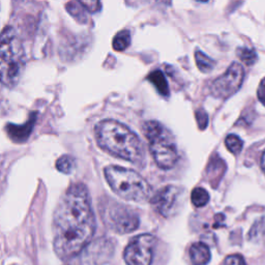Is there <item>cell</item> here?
<instances>
[{"label": "cell", "instance_id": "cell-1", "mask_svg": "<svg viewBox=\"0 0 265 265\" xmlns=\"http://www.w3.org/2000/svg\"><path fill=\"white\" fill-rule=\"evenodd\" d=\"M94 231L88 190L83 184H73L62 194L53 215L55 253L62 260L74 258L90 243Z\"/></svg>", "mask_w": 265, "mask_h": 265}, {"label": "cell", "instance_id": "cell-2", "mask_svg": "<svg viewBox=\"0 0 265 265\" xmlns=\"http://www.w3.org/2000/svg\"><path fill=\"white\" fill-rule=\"evenodd\" d=\"M94 135L99 146L111 156L134 164H143V144L127 125L114 119H104L95 125Z\"/></svg>", "mask_w": 265, "mask_h": 265}, {"label": "cell", "instance_id": "cell-3", "mask_svg": "<svg viewBox=\"0 0 265 265\" xmlns=\"http://www.w3.org/2000/svg\"><path fill=\"white\" fill-rule=\"evenodd\" d=\"M25 64V52L17 31L5 26L0 33V83L16 86L21 78Z\"/></svg>", "mask_w": 265, "mask_h": 265}, {"label": "cell", "instance_id": "cell-4", "mask_svg": "<svg viewBox=\"0 0 265 265\" xmlns=\"http://www.w3.org/2000/svg\"><path fill=\"white\" fill-rule=\"evenodd\" d=\"M104 173L108 185L120 198L134 202H144L151 198V187L136 171L119 166H109Z\"/></svg>", "mask_w": 265, "mask_h": 265}, {"label": "cell", "instance_id": "cell-5", "mask_svg": "<svg viewBox=\"0 0 265 265\" xmlns=\"http://www.w3.org/2000/svg\"><path fill=\"white\" fill-rule=\"evenodd\" d=\"M143 131L156 164L165 170L173 168L178 161V152L170 133L163 124L153 120L144 123Z\"/></svg>", "mask_w": 265, "mask_h": 265}, {"label": "cell", "instance_id": "cell-6", "mask_svg": "<svg viewBox=\"0 0 265 265\" xmlns=\"http://www.w3.org/2000/svg\"><path fill=\"white\" fill-rule=\"evenodd\" d=\"M157 239L151 234H141L133 239L125 248L123 258L127 265H150Z\"/></svg>", "mask_w": 265, "mask_h": 265}, {"label": "cell", "instance_id": "cell-7", "mask_svg": "<svg viewBox=\"0 0 265 265\" xmlns=\"http://www.w3.org/2000/svg\"><path fill=\"white\" fill-rule=\"evenodd\" d=\"M105 221L111 229L120 234L131 233L139 227V217L133 209L115 202L106 209Z\"/></svg>", "mask_w": 265, "mask_h": 265}, {"label": "cell", "instance_id": "cell-8", "mask_svg": "<svg viewBox=\"0 0 265 265\" xmlns=\"http://www.w3.org/2000/svg\"><path fill=\"white\" fill-rule=\"evenodd\" d=\"M245 79V69L242 64L233 62L225 74L217 78L212 84V93L215 97L226 100L240 90Z\"/></svg>", "mask_w": 265, "mask_h": 265}, {"label": "cell", "instance_id": "cell-9", "mask_svg": "<svg viewBox=\"0 0 265 265\" xmlns=\"http://www.w3.org/2000/svg\"><path fill=\"white\" fill-rule=\"evenodd\" d=\"M178 195L179 189L177 187L166 186L151 198V204L155 206L160 215L168 217L177 200Z\"/></svg>", "mask_w": 265, "mask_h": 265}, {"label": "cell", "instance_id": "cell-10", "mask_svg": "<svg viewBox=\"0 0 265 265\" xmlns=\"http://www.w3.org/2000/svg\"><path fill=\"white\" fill-rule=\"evenodd\" d=\"M37 113H31L29 119L27 120L26 123L22 124V125H16V124H12V123H7L6 127H5V131L7 133V136L11 139L13 142H17V143H22L25 142L28 137L30 136L33 127L35 124L36 121V116Z\"/></svg>", "mask_w": 265, "mask_h": 265}, {"label": "cell", "instance_id": "cell-11", "mask_svg": "<svg viewBox=\"0 0 265 265\" xmlns=\"http://www.w3.org/2000/svg\"><path fill=\"white\" fill-rule=\"evenodd\" d=\"M225 171L226 164L222 159H220L219 157H213L209 160L206 169V175L208 177V180L211 181V185H214V187L216 188L217 184H219L222 177L224 176Z\"/></svg>", "mask_w": 265, "mask_h": 265}, {"label": "cell", "instance_id": "cell-12", "mask_svg": "<svg viewBox=\"0 0 265 265\" xmlns=\"http://www.w3.org/2000/svg\"><path fill=\"white\" fill-rule=\"evenodd\" d=\"M190 257L194 265H206L211 260L209 248L203 243H196L190 248Z\"/></svg>", "mask_w": 265, "mask_h": 265}, {"label": "cell", "instance_id": "cell-13", "mask_svg": "<svg viewBox=\"0 0 265 265\" xmlns=\"http://www.w3.org/2000/svg\"><path fill=\"white\" fill-rule=\"evenodd\" d=\"M147 79L156 86V88L162 95L164 96L169 95L168 82H167L164 74L161 71H155V72L150 73Z\"/></svg>", "mask_w": 265, "mask_h": 265}, {"label": "cell", "instance_id": "cell-14", "mask_svg": "<svg viewBox=\"0 0 265 265\" xmlns=\"http://www.w3.org/2000/svg\"><path fill=\"white\" fill-rule=\"evenodd\" d=\"M195 59H196L198 68L203 73L212 72L216 65V62L201 51L195 52Z\"/></svg>", "mask_w": 265, "mask_h": 265}, {"label": "cell", "instance_id": "cell-15", "mask_svg": "<svg viewBox=\"0 0 265 265\" xmlns=\"http://www.w3.org/2000/svg\"><path fill=\"white\" fill-rule=\"evenodd\" d=\"M66 10L80 23H85L87 21V16L85 8L81 5L79 1H71L65 5Z\"/></svg>", "mask_w": 265, "mask_h": 265}, {"label": "cell", "instance_id": "cell-16", "mask_svg": "<svg viewBox=\"0 0 265 265\" xmlns=\"http://www.w3.org/2000/svg\"><path fill=\"white\" fill-rule=\"evenodd\" d=\"M131 45V34L128 30L119 31L113 38V49L115 51L121 52L125 49H128Z\"/></svg>", "mask_w": 265, "mask_h": 265}, {"label": "cell", "instance_id": "cell-17", "mask_svg": "<svg viewBox=\"0 0 265 265\" xmlns=\"http://www.w3.org/2000/svg\"><path fill=\"white\" fill-rule=\"evenodd\" d=\"M191 200L196 207H204L209 202V194L203 188H195L191 194Z\"/></svg>", "mask_w": 265, "mask_h": 265}, {"label": "cell", "instance_id": "cell-18", "mask_svg": "<svg viewBox=\"0 0 265 265\" xmlns=\"http://www.w3.org/2000/svg\"><path fill=\"white\" fill-rule=\"evenodd\" d=\"M237 56L248 66L254 65L258 60V55L254 49L249 48H239L237 50Z\"/></svg>", "mask_w": 265, "mask_h": 265}, {"label": "cell", "instance_id": "cell-19", "mask_svg": "<svg viewBox=\"0 0 265 265\" xmlns=\"http://www.w3.org/2000/svg\"><path fill=\"white\" fill-rule=\"evenodd\" d=\"M225 144H226V147L228 148V150L231 153H233V155H239L244 147V141L239 136L233 135V134L229 135L226 138Z\"/></svg>", "mask_w": 265, "mask_h": 265}, {"label": "cell", "instance_id": "cell-20", "mask_svg": "<svg viewBox=\"0 0 265 265\" xmlns=\"http://www.w3.org/2000/svg\"><path fill=\"white\" fill-rule=\"evenodd\" d=\"M74 168V160L69 156H62L56 161V169L64 174H69Z\"/></svg>", "mask_w": 265, "mask_h": 265}, {"label": "cell", "instance_id": "cell-21", "mask_svg": "<svg viewBox=\"0 0 265 265\" xmlns=\"http://www.w3.org/2000/svg\"><path fill=\"white\" fill-rule=\"evenodd\" d=\"M196 120L198 123V127L200 130H205L208 125V115L206 113V111L203 109H199L196 111Z\"/></svg>", "mask_w": 265, "mask_h": 265}, {"label": "cell", "instance_id": "cell-22", "mask_svg": "<svg viewBox=\"0 0 265 265\" xmlns=\"http://www.w3.org/2000/svg\"><path fill=\"white\" fill-rule=\"evenodd\" d=\"M79 2L85 8V10H88L89 12H96L102 7V3L100 1H79Z\"/></svg>", "mask_w": 265, "mask_h": 265}, {"label": "cell", "instance_id": "cell-23", "mask_svg": "<svg viewBox=\"0 0 265 265\" xmlns=\"http://www.w3.org/2000/svg\"><path fill=\"white\" fill-rule=\"evenodd\" d=\"M224 265H248L241 255H230L225 259Z\"/></svg>", "mask_w": 265, "mask_h": 265}, {"label": "cell", "instance_id": "cell-24", "mask_svg": "<svg viewBox=\"0 0 265 265\" xmlns=\"http://www.w3.org/2000/svg\"><path fill=\"white\" fill-rule=\"evenodd\" d=\"M257 95H258L259 101L265 106V78L262 79L260 82L258 91H257Z\"/></svg>", "mask_w": 265, "mask_h": 265}, {"label": "cell", "instance_id": "cell-25", "mask_svg": "<svg viewBox=\"0 0 265 265\" xmlns=\"http://www.w3.org/2000/svg\"><path fill=\"white\" fill-rule=\"evenodd\" d=\"M261 167H262V169H263V171L265 172V151L263 152V155H262V158H261Z\"/></svg>", "mask_w": 265, "mask_h": 265}]
</instances>
